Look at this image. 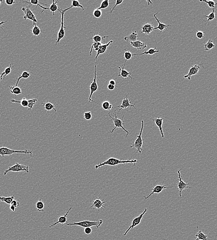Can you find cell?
Listing matches in <instances>:
<instances>
[{"mask_svg":"<svg viewBox=\"0 0 217 240\" xmlns=\"http://www.w3.org/2000/svg\"><path fill=\"white\" fill-rule=\"evenodd\" d=\"M138 162L137 160H121L114 158H110L107 160L102 163H99V165H96L94 169L97 170L100 169V167L105 165L115 166L120 164H134L135 165Z\"/></svg>","mask_w":217,"mask_h":240,"instance_id":"cell-1","label":"cell"},{"mask_svg":"<svg viewBox=\"0 0 217 240\" xmlns=\"http://www.w3.org/2000/svg\"><path fill=\"white\" fill-rule=\"evenodd\" d=\"M125 114V113H124L122 118L120 119V118H119V117L117 116V115H116V110H114V117L110 115V112L108 113V115H109L110 117V120H111V121L113 122V125H114V128L112 129V131H111L110 133H112L113 132H114V131H115V129H116V128H121L122 130H124V131L127 133V135H126V138H127V136H128V135L129 134V132L128 130H126V129L124 128L123 126V125H124V122H123V118H124Z\"/></svg>","mask_w":217,"mask_h":240,"instance_id":"cell-2","label":"cell"},{"mask_svg":"<svg viewBox=\"0 0 217 240\" xmlns=\"http://www.w3.org/2000/svg\"><path fill=\"white\" fill-rule=\"evenodd\" d=\"M72 8V7L71 6L69 8H67L65 9H61L60 8L59 11L60 13L61 14V16H62V20H61V26H60V28L59 31L57 33V38L56 40V44L55 45H59L60 42V40L64 38L65 35V29L66 28V27L64 26V14L67 11V10H70L71 8Z\"/></svg>","mask_w":217,"mask_h":240,"instance_id":"cell-3","label":"cell"},{"mask_svg":"<svg viewBox=\"0 0 217 240\" xmlns=\"http://www.w3.org/2000/svg\"><path fill=\"white\" fill-rule=\"evenodd\" d=\"M24 154L26 155H29L32 158H33V151H29V150H25L24 151H18V150H12L9 149L8 147H2L0 148V155L2 157H4L5 156H9L12 155L14 154Z\"/></svg>","mask_w":217,"mask_h":240,"instance_id":"cell-4","label":"cell"},{"mask_svg":"<svg viewBox=\"0 0 217 240\" xmlns=\"http://www.w3.org/2000/svg\"><path fill=\"white\" fill-rule=\"evenodd\" d=\"M143 128H144V121H141V131L139 132V134L137 135V138L135 140V142L132 144V146H130V148H135L136 149V152L135 153H141L142 151H144L142 146H143V140L142 139V134L143 132Z\"/></svg>","mask_w":217,"mask_h":240,"instance_id":"cell-5","label":"cell"},{"mask_svg":"<svg viewBox=\"0 0 217 240\" xmlns=\"http://www.w3.org/2000/svg\"><path fill=\"white\" fill-rule=\"evenodd\" d=\"M103 223L102 219H99L97 221H83L79 222H74L73 223H66L67 225H76L80 226L81 227L85 228L91 227L93 226H95L97 228H99L101 224Z\"/></svg>","mask_w":217,"mask_h":240,"instance_id":"cell-6","label":"cell"},{"mask_svg":"<svg viewBox=\"0 0 217 240\" xmlns=\"http://www.w3.org/2000/svg\"><path fill=\"white\" fill-rule=\"evenodd\" d=\"M25 171L26 173L29 172V167L28 166L24 165L19 164V163H16L14 165L9 167V168L3 172L4 176H6L9 172H20Z\"/></svg>","mask_w":217,"mask_h":240,"instance_id":"cell-7","label":"cell"},{"mask_svg":"<svg viewBox=\"0 0 217 240\" xmlns=\"http://www.w3.org/2000/svg\"><path fill=\"white\" fill-rule=\"evenodd\" d=\"M89 88L90 89V94L89 97L88 102L90 103V102H92L95 103L99 105L97 103L91 99V97H92L93 93L96 92L98 90V84L97 83V61H96L95 65L94 78H93L92 82Z\"/></svg>","mask_w":217,"mask_h":240,"instance_id":"cell-8","label":"cell"},{"mask_svg":"<svg viewBox=\"0 0 217 240\" xmlns=\"http://www.w3.org/2000/svg\"><path fill=\"white\" fill-rule=\"evenodd\" d=\"M164 182H163L162 185H157L154 186L153 188H150V190H151L150 194L147 196L143 195V197L145 198V199H147L148 198H149L153 194H160V193L162 192V191L163 190L165 189H168V188H174V187L173 186H166L165 185H164Z\"/></svg>","mask_w":217,"mask_h":240,"instance_id":"cell-9","label":"cell"},{"mask_svg":"<svg viewBox=\"0 0 217 240\" xmlns=\"http://www.w3.org/2000/svg\"><path fill=\"white\" fill-rule=\"evenodd\" d=\"M181 169H182V168L178 171V180L177 181V187H178L180 197H181V192L182 191L185 189H187L188 188H189V189L191 188V186H189L190 183H185L184 181H182V177L181 176L180 173V171Z\"/></svg>","mask_w":217,"mask_h":240,"instance_id":"cell-10","label":"cell"},{"mask_svg":"<svg viewBox=\"0 0 217 240\" xmlns=\"http://www.w3.org/2000/svg\"><path fill=\"white\" fill-rule=\"evenodd\" d=\"M29 6H26L25 7L22 8L21 10H22L24 13V17L23 19L24 20H29L33 21V23H37V19L36 16L31 11Z\"/></svg>","mask_w":217,"mask_h":240,"instance_id":"cell-11","label":"cell"},{"mask_svg":"<svg viewBox=\"0 0 217 240\" xmlns=\"http://www.w3.org/2000/svg\"><path fill=\"white\" fill-rule=\"evenodd\" d=\"M147 211V209L145 208V209H144V211H143V212H142L141 214L140 215L138 216V217H135V218L133 219V220L132 221V223H131V225L129 227V228L127 229V230L125 231V233H124V234H123L124 236L126 235L127 234V233H128L129 231H130L131 229H133L134 227L138 226V225L140 224L141 222L142 219L143 218V216H144V215L145 214V213H146Z\"/></svg>","mask_w":217,"mask_h":240,"instance_id":"cell-12","label":"cell"},{"mask_svg":"<svg viewBox=\"0 0 217 240\" xmlns=\"http://www.w3.org/2000/svg\"><path fill=\"white\" fill-rule=\"evenodd\" d=\"M131 103L132 102L130 101V99L128 97V94H127L126 96L122 99L121 105L116 106V107H113L112 109L116 108H120L119 111H121V110L122 109H125L126 111H128V110H127V109L130 107H134L135 108V109H136V107H135V106L136 103H135L134 104H131Z\"/></svg>","mask_w":217,"mask_h":240,"instance_id":"cell-13","label":"cell"},{"mask_svg":"<svg viewBox=\"0 0 217 240\" xmlns=\"http://www.w3.org/2000/svg\"><path fill=\"white\" fill-rule=\"evenodd\" d=\"M105 202H104V199H100L98 198L90 203L91 208L98 211L104 210L105 207Z\"/></svg>","mask_w":217,"mask_h":240,"instance_id":"cell-14","label":"cell"},{"mask_svg":"<svg viewBox=\"0 0 217 240\" xmlns=\"http://www.w3.org/2000/svg\"><path fill=\"white\" fill-rule=\"evenodd\" d=\"M202 64L194 65L192 66L191 69H189L188 74L184 76V78H188V80H191V77L192 76L195 75H197L198 74L199 71L201 69L200 66Z\"/></svg>","mask_w":217,"mask_h":240,"instance_id":"cell-15","label":"cell"},{"mask_svg":"<svg viewBox=\"0 0 217 240\" xmlns=\"http://www.w3.org/2000/svg\"><path fill=\"white\" fill-rule=\"evenodd\" d=\"M72 208V207H70L69 209V210L67 212V213H66L65 214H64V215L60 217H59V218H58V220L55 223H54V224H52L50 226L49 228H51L52 227H54V226H56V225L57 224H64L65 223H67V216L69 214V213H70V211L71 210Z\"/></svg>","mask_w":217,"mask_h":240,"instance_id":"cell-16","label":"cell"},{"mask_svg":"<svg viewBox=\"0 0 217 240\" xmlns=\"http://www.w3.org/2000/svg\"><path fill=\"white\" fill-rule=\"evenodd\" d=\"M113 43V40H111V41H110L109 42H108L107 44H103V45H101L99 50L97 51L96 56L95 57L96 61L97 60L98 58V57L99 55H101V54H104V53H106L107 49H108V47L110 45H111V44H112Z\"/></svg>","mask_w":217,"mask_h":240,"instance_id":"cell-17","label":"cell"},{"mask_svg":"<svg viewBox=\"0 0 217 240\" xmlns=\"http://www.w3.org/2000/svg\"><path fill=\"white\" fill-rule=\"evenodd\" d=\"M159 14V12L158 13H156L154 14V17L155 19V20H156V21L158 22V26L157 27H155V28H154L153 30H157V29H159L160 30V32H162L163 31H164L165 29H166V30H167L168 28H169V27H170V26H172L171 25H166L165 24H163V23H161L160 22V20H159V19H158L157 18V16H156V15L158 14Z\"/></svg>","mask_w":217,"mask_h":240,"instance_id":"cell-18","label":"cell"},{"mask_svg":"<svg viewBox=\"0 0 217 240\" xmlns=\"http://www.w3.org/2000/svg\"><path fill=\"white\" fill-rule=\"evenodd\" d=\"M141 29V33L149 35L153 31L154 26L151 23H147L142 26Z\"/></svg>","mask_w":217,"mask_h":240,"instance_id":"cell-19","label":"cell"},{"mask_svg":"<svg viewBox=\"0 0 217 240\" xmlns=\"http://www.w3.org/2000/svg\"><path fill=\"white\" fill-rule=\"evenodd\" d=\"M164 118H155V119H152L153 121L155 123L156 125H157V127L159 128V130L161 134V137L163 138H164V134L163 130L162 125L163 123V120H164Z\"/></svg>","mask_w":217,"mask_h":240,"instance_id":"cell-20","label":"cell"},{"mask_svg":"<svg viewBox=\"0 0 217 240\" xmlns=\"http://www.w3.org/2000/svg\"><path fill=\"white\" fill-rule=\"evenodd\" d=\"M124 68H125V66L124 65L122 66V68H121L120 66H118V69L120 70V72H119V75H118V77L121 76L123 78H128V77H129L130 78H131L132 80H133V78L131 76V75H132V72H129L127 71L126 70H125Z\"/></svg>","mask_w":217,"mask_h":240,"instance_id":"cell-21","label":"cell"},{"mask_svg":"<svg viewBox=\"0 0 217 240\" xmlns=\"http://www.w3.org/2000/svg\"><path fill=\"white\" fill-rule=\"evenodd\" d=\"M130 45L134 48H136L137 50H144L147 48V45L140 40H137L135 42H131Z\"/></svg>","mask_w":217,"mask_h":240,"instance_id":"cell-22","label":"cell"},{"mask_svg":"<svg viewBox=\"0 0 217 240\" xmlns=\"http://www.w3.org/2000/svg\"><path fill=\"white\" fill-rule=\"evenodd\" d=\"M14 68V66L13 65V63H10L9 66L8 67V68H6L5 70H4V71L3 72H2L1 75V76H0V81H1L2 79H4L7 76L9 75V74L11 73V72H12V69Z\"/></svg>","mask_w":217,"mask_h":240,"instance_id":"cell-23","label":"cell"},{"mask_svg":"<svg viewBox=\"0 0 217 240\" xmlns=\"http://www.w3.org/2000/svg\"><path fill=\"white\" fill-rule=\"evenodd\" d=\"M137 38H138V34L136 31L133 32L129 36L125 37L124 38V39L125 41L128 42H134L137 41Z\"/></svg>","mask_w":217,"mask_h":240,"instance_id":"cell-24","label":"cell"},{"mask_svg":"<svg viewBox=\"0 0 217 240\" xmlns=\"http://www.w3.org/2000/svg\"><path fill=\"white\" fill-rule=\"evenodd\" d=\"M20 2H21V3H28V4H29V7H30V6L32 5H36V6H39V7L41 8H42L43 9V10H42V12H41V13H43V12H44V11H45V10H48V8L44 7H43V6L40 5V3H42L40 2H39L38 1V0H31V1H30V2L22 1Z\"/></svg>","mask_w":217,"mask_h":240,"instance_id":"cell-25","label":"cell"},{"mask_svg":"<svg viewBox=\"0 0 217 240\" xmlns=\"http://www.w3.org/2000/svg\"><path fill=\"white\" fill-rule=\"evenodd\" d=\"M42 105L45 109V110H46L47 112H49L52 110H54L55 112L57 111V110L55 109V105H54L51 103L49 102L48 101L46 102L42 103Z\"/></svg>","mask_w":217,"mask_h":240,"instance_id":"cell-26","label":"cell"},{"mask_svg":"<svg viewBox=\"0 0 217 240\" xmlns=\"http://www.w3.org/2000/svg\"><path fill=\"white\" fill-rule=\"evenodd\" d=\"M157 44H156L155 47L154 48H151V49L148 50L147 51H146L142 53H141V54H135V56H141V55H154V54H156V53H159V50H158V51H156V49L157 48Z\"/></svg>","mask_w":217,"mask_h":240,"instance_id":"cell-27","label":"cell"},{"mask_svg":"<svg viewBox=\"0 0 217 240\" xmlns=\"http://www.w3.org/2000/svg\"><path fill=\"white\" fill-rule=\"evenodd\" d=\"M216 8H217L212 9V12L210 13L209 15H203V16H204V17H206V18H207V20H204L205 22H206V25L207 23H210V21H212V20H215V18H216V16H215V10H216Z\"/></svg>","mask_w":217,"mask_h":240,"instance_id":"cell-28","label":"cell"},{"mask_svg":"<svg viewBox=\"0 0 217 240\" xmlns=\"http://www.w3.org/2000/svg\"><path fill=\"white\" fill-rule=\"evenodd\" d=\"M58 1L55 2V1H53L52 3L49 6V8H48V10H51V12L52 13L53 15H55V13L57 11H59L60 8L57 5V3Z\"/></svg>","mask_w":217,"mask_h":240,"instance_id":"cell-29","label":"cell"},{"mask_svg":"<svg viewBox=\"0 0 217 240\" xmlns=\"http://www.w3.org/2000/svg\"><path fill=\"white\" fill-rule=\"evenodd\" d=\"M11 102L12 103H19L20 104V105L24 108H27L28 106V100H27L26 97H24L21 101H18L16 99H11Z\"/></svg>","mask_w":217,"mask_h":240,"instance_id":"cell-30","label":"cell"},{"mask_svg":"<svg viewBox=\"0 0 217 240\" xmlns=\"http://www.w3.org/2000/svg\"><path fill=\"white\" fill-rule=\"evenodd\" d=\"M9 89H10V92L12 94L15 95V96L21 94L22 93V90L18 86H9Z\"/></svg>","mask_w":217,"mask_h":240,"instance_id":"cell-31","label":"cell"},{"mask_svg":"<svg viewBox=\"0 0 217 240\" xmlns=\"http://www.w3.org/2000/svg\"><path fill=\"white\" fill-rule=\"evenodd\" d=\"M36 24H37V23H33V28H32V30H31L32 33H33V35H34V37L39 36V35L41 34V32H42V30H41V29L38 27V26L36 25Z\"/></svg>","mask_w":217,"mask_h":240,"instance_id":"cell-32","label":"cell"},{"mask_svg":"<svg viewBox=\"0 0 217 240\" xmlns=\"http://www.w3.org/2000/svg\"><path fill=\"white\" fill-rule=\"evenodd\" d=\"M31 75H32V72H29L27 71L23 72L22 74L20 76V77H19L18 79H17V82H16L15 86H18V84H19V82H20V79H21V78H26H26H28L31 76Z\"/></svg>","mask_w":217,"mask_h":240,"instance_id":"cell-33","label":"cell"},{"mask_svg":"<svg viewBox=\"0 0 217 240\" xmlns=\"http://www.w3.org/2000/svg\"><path fill=\"white\" fill-rule=\"evenodd\" d=\"M109 38V37H108V36L101 37L100 35L96 34V35H94L91 39L92 40V42H94V43H102L103 40H104L105 38Z\"/></svg>","mask_w":217,"mask_h":240,"instance_id":"cell-34","label":"cell"},{"mask_svg":"<svg viewBox=\"0 0 217 240\" xmlns=\"http://www.w3.org/2000/svg\"><path fill=\"white\" fill-rule=\"evenodd\" d=\"M14 199V195L8 197H5L0 196V202H4L8 204H11V202H13Z\"/></svg>","mask_w":217,"mask_h":240,"instance_id":"cell-35","label":"cell"},{"mask_svg":"<svg viewBox=\"0 0 217 240\" xmlns=\"http://www.w3.org/2000/svg\"><path fill=\"white\" fill-rule=\"evenodd\" d=\"M215 47V45L213 44L212 40L209 39L204 45V50L206 51H210L214 48Z\"/></svg>","mask_w":217,"mask_h":240,"instance_id":"cell-36","label":"cell"},{"mask_svg":"<svg viewBox=\"0 0 217 240\" xmlns=\"http://www.w3.org/2000/svg\"><path fill=\"white\" fill-rule=\"evenodd\" d=\"M198 229L199 227L197 226L198 233L195 235V236L199 240H207L208 235H205L201 230H199Z\"/></svg>","mask_w":217,"mask_h":240,"instance_id":"cell-37","label":"cell"},{"mask_svg":"<svg viewBox=\"0 0 217 240\" xmlns=\"http://www.w3.org/2000/svg\"><path fill=\"white\" fill-rule=\"evenodd\" d=\"M124 51H125L124 52L123 55H124V57L125 59H126V61H125V63H124V66H125L127 61H128V60H129L131 59L132 57L135 56V54H132L131 52L129 51H127L126 49H125Z\"/></svg>","mask_w":217,"mask_h":240,"instance_id":"cell-38","label":"cell"},{"mask_svg":"<svg viewBox=\"0 0 217 240\" xmlns=\"http://www.w3.org/2000/svg\"><path fill=\"white\" fill-rule=\"evenodd\" d=\"M102 45V43H94V42H92V45H91V47L90 48L91 50L90 52V55L91 56L92 50H94V51H97L99 50V48H100V47Z\"/></svg>","mask_w":217,"mask_h":240,"instance_id":"cell-39","label":"cell"},{"mask_svg":"<svg viewBox=\"0 0 217 240\" xmlns=\"http://www.w3.org/2000/svg\"><path fill=\"white\" fill-rule=\"evenodd\" d=\"M102 106L103 109H104V110H108V111H110L113 108L112 104H110V103L108 101L104 102L102 104Z\"/></svg>","mask_w":217,"mask_h":240,"instance_id":"cell-40","label":"cell"},{"mask_svg":"<svg viewBox=\"0 0 217 240\" xmlns=\"http://www.w3.org/2000/svg\"><path fill=\"white\" fill-rule=\"evenodd\" d=\"M36 208L37 210L39 211H44V208H45V204L42 202L41 199H39V201L37 202L36 204Z\"/></svg>","mask_w":217,"mask_h":240,"instance_id":"cell-41","label":"cell"},{"mask_svg":"<svg viewBox=\"0 0 217 240\" xmlns=\"http://www.w3.org/2000/svg\"><path fill=\"white\" fill-rule=\"evenodd\" d=\"M200 2H206V3L208 5V6H209V8H212V9L217 8V2H215L214 1H205V0H202V1H200Z\"/></svg>","mask_w":217,"mask_h":240,"instance_id":"cell-42","label":"cell"},{"mask_svg":"<svg viewBox=\"0 0 217 240\" xmlns=\"http://www.w3.org/2000/svg\"><path fill=\"white\" fill-rule=\"evenodd\" d=\"M110 4V3L109 0H104L102 2H101L100 7L98 8L97 9L101 10V9H105V8H107L109 6Z\"/></svg>","mask_w":217,"mask_h":240,"instance_id":"cell-43","label":"cell"},{"mask_svg":"<svg viewBox=\"0 0 217 240\" xmlns=\"http://www.w3.org/2000/svg\"><path fill=\"white\" fill-rule=\"evenodd\" d=\"M37 101H38V100L37 99H31L28 100V104L27 108H28L29 110H32L33 108L34 105L36 104V103L37 102Z\"/></svg>","mask_w":217,"mask_h":240,"instance_id":"cell-44","label":"cell"},{"mask_svg":"<svg viewBox=\"0 0 217 240\" xmlns=\"http://www.w3.org/2000/svg\"><path fill=\"white\" fill-rule=\"evenodd\" d=\"M71 6L72 7V8H80L82 9L83 11H84L85 10L83 6H82V5L80 4L79 2L78 1H76V0H73V1H72Z\"/></svg>","mask_w":217,"mask_h":240,"instance_id":"cell-45","label":"cell"},{"mask_svg":"<svg viewBox=\"0 0 217 240\" xmlns=\"http://www.w3.org/2000/svg\"><path fill=\"white\" fill-rule=\"evenodd\" d=\"M102 14V12L101 10L98 9L97 8L94 10L93 12V15L95 18L98 19L100 18Z\"/></svg>","mask_w":217,"mask_h":240,"instance_id":"cell-46","label":"cell"},{"mask_svg":"<svg viewBox=\"0 0 217 240\" xmlns=\"http://www.w3.org/2000/svg\"><path fill=\"white\" fill-rule=\"evenodd\" d=\"M84 117L85 119L87 121L91 120L92 118V114L91 111H88V112H86L84 114Z\"/></svg>","mask_w":217,"mask_h":240,"instance_id":"cell-47","label":"cell"},{"mask_svg":"<svg viewBox=\"0 0 217 240\" xmlns=\"http://www.w3.org/2000/svg\"><path fill=\"white\" fill-rule=\"evenodd\" d=\"M123 2V0H117V1H116V4H115V6H114V7H113V8H110V14H112L113 10H115V8H116V6H118V5H120V4H122V2Z\"/></svg>","mask_w":217,"mask_h":240,"instance_id":"cell-48","label":"cell"},{"mask_svg":"<svg viewBox=\"0 0 217 240\" xmlns=\"http://www.w3.org/2000/svg\"><path fill=\"white\" fill-rule=\"evenodd\" d=\"M196 35L198 38L202 39L204 37V32L202 31L196 30Z\"/></svg>","mask_w":217,"mask_h":240,"instance_id":"cell-49","label":"cell"},{"mask_svg":"<svg viewBox=\"0 0 217 240\" xmlns=\"http://www.w3.org/2000/svg\"><path fill=\"white\" fill-rule=\"evenodd\" d=\"M84 233L86 235H90L91 234L92 232V229L91 227H87L84 229Z\"/></svg>","mask_w":217,"mask_h":240,"instance_id":"cell-50","label":"cell"},{"mask_svg":"<svg viewBox=\"0 0 217 240\" xmlns=\"http://www.w3.org/2000/svg\"><path fill=\"white\" fill-rule=\"evenodd\" d=\"M5 2L8 5L11 6V5L15 4V2L14 1V0H6Z\"/></svg>","mask_w":217,"mask_h":240,"instance_id":"cell-51","label":"cell"},{"mask_svg":"<svg viewBox=\"0 0 217 240\" xmlns=\"http://www.w3.org/2000/svg\"><path fill=\"white\" fill-rule=\"evenodd\" d=\"M10 205H13V206H15V208H17L18 206H20V203L15 200H14L13 202H11Z\"/></svg>","mask_w":217,"mask_h":240,"instance_id":"cell-52","label":"cell"},{"mask_svg":"<svg viewBox=\"0 0 217 240\" xmlns=\"http://www.w3.org/2000/svg\"><path fill=\"white\" fill-rule=\"evenodd\" d=\"M107 88H108V89L109 90L112 91L113 90L115 89V86L112 85L108 84Z\"/></svg>","mask_w":217,"mask_h":240,"instance_id":"cell-53","label":"cell"},{"mask_svg":"<svg viewBox=\"0 0 217 240\" xmlns=\"http://www.w3.org/2000/svg\"><path fill=\"white\" fill-rule=\"evenodd\" d=\"M109 84L112 85H114V86H115L116 85V81H115L114 79H111V80L109 81Z\"/></svg>","mask_w":217,"mask_h":240,"instance_id":"cell-54","label":"cell"},{"mask_svg":"<svg viewBox=\"0 0 217 240\" xmlns=\"http://www.w3.org/2000/svg\"><path fill=\"white\" fill-rule=\"evenodd\" d=\"M6 22H7V21H3V20H2L1 22H0V28H2V29L3 30H3V28H2V27H5V26H3V25H4V24H5V23H6Z\"/></svg>","mask_w":217,"mask_h":240,"instance_id":"cell-55","label":"cell"},{"mask_svg":"<svg viewBox=\"0 0 217 240\" xmlns=\"http://www.w3.org/2000/svg\"><path fill=\"white\" fill-rule=\"evenodd\" d=\"M15 209H16V208H15V206H13V205H10V209L12 211H15Z\"/></svg>","mask_w":217,"mask_h":240,"instance_id":"cell-56","label":"cell"},{"mask_svg":"<svg viewBox=\"0 0 217 240\" xmlns=\"http://www.w3.org/2000/svg\"><path fill=\"white\" fill-rule=\"evenodd\" d=\"M2 2V0H0V8H1V3Z\"/></svg>","mask_w":217,"mask_h":240,"instance_id":"cell-57","label":"cell"},{"mask_svg":"<svg viewBox=\"0 0 217 240\" xmlns=\"http://www.w3.org/2000/svg\"><path fill=\"white\" fill-rule=\"evenodd\" d=\"M196 240H199V239H198V238H197V239H196Z\"/></svg>","mask_w":217,"mask_h":240,"instance_id":"cell-58","label":"cell"},{"mask_svg":"<svg viewBox=\"0 0 217 240\" xmlns=\"http://www.w3.org/2000/svg\"><path fill=\"white\" fill-rule=\"evenodd\" d=\"M1 73H0V76H1Z\"/></svg>","mask_w":217,"mask_h":240,"instance_id":"cell-59","label":"cell"}]
</instances>
